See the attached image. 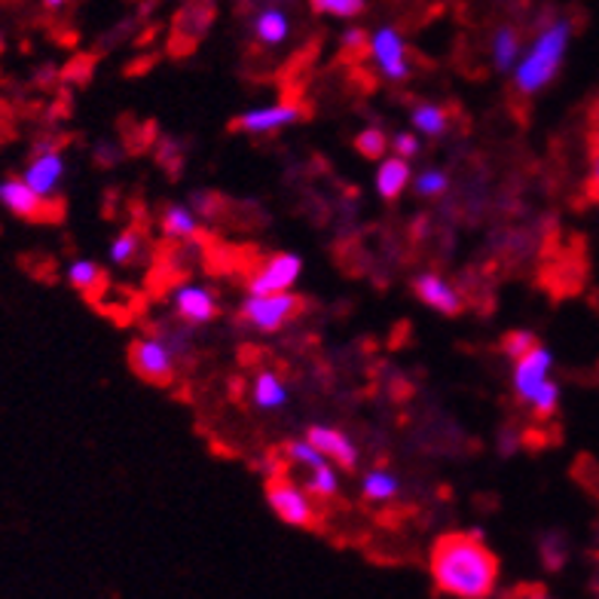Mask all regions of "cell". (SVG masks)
<instances>
[{"label": "cell", "mask_w": 599, "mask_h": 599, "mask_svg": "<svg viewBox=\"0 0 599 599\" xmlns=\"http://www.w3.org/2000/svg\"><path fill=\"white\" fill-rule=\"evenodd\" d=\"M431 575L434 585L450 597L481 599L493 594L499 563L484 547V532L443 535L431 551Z\"/></svg>", "instance_id": "cell-1"}, {"label": "cell", "mask_w": 599, "mask_h": 599, "mask_svg": "<svg viewBox=\"0 0 599 599\" xmlns=\"http://www.w3.org/2000/svg\"><path fill=\"white\" fill-rule=\"evenodd\" d=\"M572 25L569 22H554L535 37V43L529 46L527 56H520L517 68H513V83L523 95H535L542 92L544 86L551 83L566 58V49H569Z\"/></svg>", "instance_id": "cell-2"}, {"label": "cell", "mask_w": 599, "mask_h": 599, "mask_svg": "<svg viewBox=\"0 0 599 599\" xmlns=\"http://www.w3.org/2000/svg\"><path fill=\"white\" fill-rule=\"evenodd\" d=\"M300 309H303V300L297 294H291V291L248 294V300L242 303V321L248 328L272 334V330L285 328L294 315H300Z\"/></svg>", "instance_id": "cell-3"}, {"label": "cell", "mask_w": 599, "mask_h": 599, "mask_svg": "<svg viewBox=\"0 0 599 599\" xmlns=\"http://www.w3.org/2000/svg\"><path fill=\"white\" fill-rule=\"evenodd\" d=\"M128 361L135 373L147 380V383L166 385L174 376V355H171V346L159 337H142L128 346Z\"/></svg>", "instance_id": "cell-4"}, {"label": "cell", "mask_w": 599, "mask_h": 599, "mask_svg": "<svg viewBox=\"0 0 599 599\" xmlns=\"http://www.w3.org/2000/svg\"><path fill=\"white\" fill-rule=\"evenodd\" d=\"M267 501L270 508L279 513V520H285L287 527H313L315 511L309 505L306 489H300L297 484H291L287 477H272L267 484Z\"/></svg>", "instance_id": "cell-5"}, {"label": "cell", "mask_w": 599, "mask_h": 599, "mask_svg": "<svg viewBox=\"0 0 599 599\" xmlns=\"http://www.w3.org/2000/svg\"><path fill=\"white\" fill-rule=\"evenodd\" d=\"M551 368H554V355L544 349L542 342L535 346V349H529L527 355H520L513 361V388H517V395L523 404L532 400V395L542 388L551 376Z\"/></svg>", "instance_id": "cell-6"}, {"label": "cell", "mask_w": 599, "mask_h": 599, "mask_svg": "<svg viewBox=\"0 0 599 599\" xmlns=\"http://www.w3.org/2000/svg\"><path fill=\"white\" fill-rule=\"evenodd\" d=\"M303 260L297 255L270 257L260 270L248 279V294H275V291H291L297 282Z\"/></svg>", "instance_id": "cell-7"}, {"label": "cell", "mask_w": 599, "mask_h": 599, "mask_svg": "<svg viewBox=\"0 0 599 599\" xmlns=\"http://www.w3.org/2000/svg\"><path fill=\"white\" fill-rule=\"evenodd\" d=\"M376 68L383 71V77L388 80H404L410 68H407V46H404V37H400L395 29H380L368 43Z\"/></svg>", "instance_id": "cell-8"}, {"label": "cell", "mask_w": 599, "mask_h": 599, "mask_svg": "<svg viewBox=\"0 0 599 599\" xmlns=\"http://www.w3.org/2000/svg\"><path fill=\"white\" fill-rule=\"evenodd\" d=\"M29 187L41 196L43 202H53L56 200L58 187H61V178H65V157H61V150H46V154H37V157H31L29 169L22 174Z\"/></svg>", "instance_id": "cell-9"}, {"label": "cell", "mask_w": 599, "mask_h": 599, "mask_svg": "<svg viewBox=\"0 0 599 599\" xmlns=\"http://www.w3.org/2000/svg\"><path fill=\"white\" fill-rule=\"evenodd\" d=\"M174 313L181 315L187 325H208L217 315V297L202 285L178 287L174 291Z\"/></svg>", "instance_id": "cell-10"}, {"label": "cell", "mask_w": 599, "mask_h": 599, "mask_svg": "<svg viewBox=\"0 0 599 599\" xmlns=\"http://www.w3.org/2000/svg\"><path fill=\"white\" fill-rule=\"evenodd\" d=\"M300 120V108L294 104H270V108H257V111H248L236 120V128L239 132H248V135H267V132H275V128H285L291 123Z\"/></svg>", "instance_id": "cell-11"}, {"label": "cell", "mask_w": 599, "mask_h": 599, "mask_svg": "<svg viewBox=\"0 0 599 599\" xmlns=\"http://www.w3.org/2000/svg\"><path fill=\"white\" fill-rule=\"evenodd\" d=\"M0 205L10 214H15V217L37 221L46 202L31 190L25 178H7V181H0Z\"/></svg>", "instance_id": "cell-12"}, {"label": "cell", "mask_w": 599, "mask_h": 599, "mask_svg": "<svg viewBox=\"0 0 599 599\" xmlns=\"http://www.w3.org/2000/svg\"><path fill=\"white\" fill-rule=\"evenodd\" d=\"M306 441H313L315 447H318L334 465H340V468H352L358 462V450L342 431H337V428L313 426L306 431Z\"/></svg>", "instance_id": "cell-13"}, {"label": "cell", "mask_w": 599, "mask_h": 599, "mask_svg": "<svg viewBox=\"0 0 599 599\" xmlns=\"http://www.w3.org/2000/svg\"><path fill=\"white\" fill-rule=\"evenodd\" d=\"M416 294H419V300L426 306L443 315H456L462 309V297L456 294V287L447 285L441 275H434V272H426V275L416 279Z\"/></svg>", "instance_id": "cell-14"}, {"label": "cell", "mask_w": 599, "mask_h": 599, "mask_svg": "<svg viewBox=\"0 0 599 599\" xmlns=\"http://www.w3.org/2000/svg\"><path fill=\"white\" fill-rule=\"evenodd\" d=\"M410 178H414V171L407 166V159L404 157L383 159L380 169H376V193H380L383 200H398L400 193L407 190V184H410Z\"/></svg>", "instance_id": "cell-15"}, {"label": "cell", "mask_w": 599, "mask_h": 599, "mask_svg": "<svg viewBox=\"0 0 599 599\" xmlns=\"http://www.w3.org/2000/svg\"><path fill=\"white\" fill-rule=\"evenodd\" d=\"M255 34L263 46H279V43H285L287 34H291V19H287L285 10L270 7V10L257 13Z\"/></svg>", "instance_id": "cell-16"}, {"label": "cell", "mask_w": 599, "mask_h": 599, "mask_svg": "<svg viewBox=\"0 0 599 599\" xmlns=\"http://www.w3.org/2000/svg\"><path fill=\"white\" fill-rule=\"evenodd\" d=\"M255 407L260 410H279L287 404V388L275 373H260L255 380Z\"/></svg>", "instance_id": "cell-17"}, {"label": "cell", "mask_w": 599, "mask_h": 599, "mask_svg": "<svg viewBox=\"0 0 599 599\" xmlns=\"http://www.w3.org/2000/svg\"><path fill=\"white\" fill-rule=\"evenodd\" d=\"M162 229L171 239H190V236L200 233V221H196V214L190 212L187 205H169L162 212Z\"/></svg>", "instance_id": "cell-18"}, {"label": "cell", "mask_w": 599, "mask_h": 599, "mask_svg": "<svg viewBox=\"0 0 599 599\" xmlns=\"http://www.w3.org/2000/svg\"><path fill=\"white\" fill-rule=\"evenodd\" d=\"M493 61L499 71H513L520 61V34L513 29H499L493 37Z\"/></svg>", "instance_id": "cell-19"}, {"label": "cell", "mask_w": 599, "mask_h": 599, "mask_svg": "<svg viewBox=\"0 0 599 599\" xmlns=\"http://www.w3.org/2000/svg\"><path fill=\"white\" fill-rule=\"evenodd\" d=\"M361 493H364V499L371 501L395 499V496H398V477L383 468L371 471V474L364 477V484H361Z\"/></svg>", "instance_id": "cell-20"}, {"label": "cell", "mask_w": 599, "mask_h": 599, "mask_svg": "<svg viewBox=\"0 0 599 599\" xmlns=\"http://www.w3.org/2000/svg\"><path fill=\"white\" fill-rule=\"evenodd\" d=\"M337 489H340V477H337V471H334L330 462L318 465V468H309V477H306V493L309 496L330 499V496H337Z\"/></svg>", "instance_id": "cell-21"}, {"label": "cell", "mask_w": 599, "mask_h": 599, "mask_svg": "<svg viewBox=\"0 0 599 599\" xmlns=\"http://www.w3.org/2000/svg\"><path fill=\"white\" fill-rule=\"evenodd\" d=\"M410 120H414V128H419L428 138H438L447 128V111L438 104H419V108H414Z\"/></svg>", "instance_id": "cell-22"}, {"label": "cell", "mask_w": 599, "mask_h": 599, "mask_svg": "<svg viewBox=\"0 0 599 599\" xmlns=\"http://www.w3.org/2000/svg\"><path fill=\"white\" fill-rule=\"evenodd\" d=\"M68 282H71L77 291L92 294V291L101 285L99 263H92V260H74L71 267H68Z\"/></svg>", "instance_id": "cell-23"}, {"label": "cell", "mask_w": 599, "mask_h": 599, "mask_svg": "<svg viewBox=\"0 0 599 599\" xmlns=\"http://www.w3.org/2000/svg\"><path fill=\"white\" fill-rule=\"evenodd\" d=\"M138 245H142L138 233H132V229L120 233L114 242H111V248H108V257H111V263H114V267H128V263H132V260L138 257Z\"/></svg>", "instance_id": "cell-24"}, {"label": "cell", "mask_w": 599, "mask_h": 599, "mask_svg": "<svg viewBox=\"0 0 599 599\" xmlns=\"http://www.w3.org/2000/svg\"><path fill=\"white\" fill-rule=\"evenodd\" d=\"M313 10L334 19H355L364 13V0H313Z\"/></svg>", "instance_id": "cell-25"}, {"label": "cell", "mask_w": 599, "mask_h": 599, "mask_svg": "<svg viewBox=\"0 0 599 599\" xmlns=\"http://www.w3.org/2000/svg\"><path fill=\"white\" fill-rule=\"evenodd\" d=\"M287 456L294 459L297 465H303V468H318V465H325V462H330L318 447H315L313 441H294L287 443Z\"/></svg>", "instance_id": "cell-26"}, {"label": "cell", "mask_w": 599, "mask_h": 599, "mask_svg": "<svg viewBox=\"0 0 599 599\" xmlns=\"http://www.w3.org/2000/svg\"><path fill=\"white\" fill-rule=\"evenodd\" d=\"M529 407L535 410V416H554V410L560 407V385L554 383V380H547V383L532 395V400H529Z\"/></svg>", "instance_id": "cell-27"}, {"label": "cell", "mask_w": 599, "mask_h": 599, "mask_svg": "<svg viewBox=\"0 0 599 599\" xmlns=\"http://www.w3.org/2000/svg\"><path fill=\"white\" fill-rule=\"evenodd\" d=\"M355 147L361 157L380 159L385 154V147H388V138L383 135V128H364L355 138Z\"/></svg>", "instance_id": "cell-28"}, {"label": "cell", "mask_w": 599, "mask_h": 599, "mask_svg": "<svg viewBox=\"0 0 599 599\" xmlns=\"http://www.w3.org/2000/svg\"><path fill=\"white\" fill-rule=\"evenodd\" d=\"M447 187H450V178L441 169H428L422 174H416V193L419 196H441Z\"/></svg>", "instance_id": "cell-29"}, {"label": "cell", "mask_w": 599, "mask_h": 599, "mask_svg": "<svg viewBox=\"0 0 599 599\" xmlns=\"http://www.w3.org/2000/svg\"><path fill=\"white\" fill-rule=\"evenodd\" d=\"M535 346H539V340H535V334H529V330H513V334H508L505 342H501V349H505L513 361L520 355H527L529 349H535Z\"/></svg>", "instance_id": "cell-30"}, {"label": "cell", "mask_w": 599, "mask_h": 599, "mask_svg": "<svg viewBox=\"0 0 599 599\" xmlns=\"http://www.w3.org/2000/svg\"><path fill=\"white\" fill-rule=\"evenodd\" d=\"M542 556L551 569H560V566L566 563V542H563L560 535H544Z\"/></svg>", "instance_id": "cell-31"}, {"label": "cell", "mask_w": 599, "mask_h": 599, "mask_svg": "<svg viewBox=\"0 0 599 599\" xmlns=\"http://www.w3.org/2000/svg\"><path fill=\"white\" fill-rule=\"evenodd\" d=\"M392 147H395V154H398V157L414 159L416 154H419V138L410 135V132H400V135L392 138Z\"/></svg>", "instance_id": "cell-32"}, {"label": "cell", "mask_w": 599, "mask_h": 599, "mask_svg": "<svg viewBox=\"0 0 599 599\" xmlns=\"http://www.w3.org/2000/svg\"><path fill=\"white\" fill-rule=\"evenodd\" d=\"M364 31H358V29H352V31H346V37H342V46H346V49H361V46H364Z\"/></svg>", "instance_id": "cell-33"}, {"label": "cell", "mask_w": 599, "mask_h": 599, "mask_svg": "<svg viewBox=\"0 0 599 599\" xmlns=\"http://www.w3.org/2000/svg\"><path fill=\"white\" fill-rule=\"evenodd\" d=\"M43 3H46V7H49V10H61V7H65V3H68V0H43Z\"/></svg>", "instance_id": "cell-34"}]
</instances>
